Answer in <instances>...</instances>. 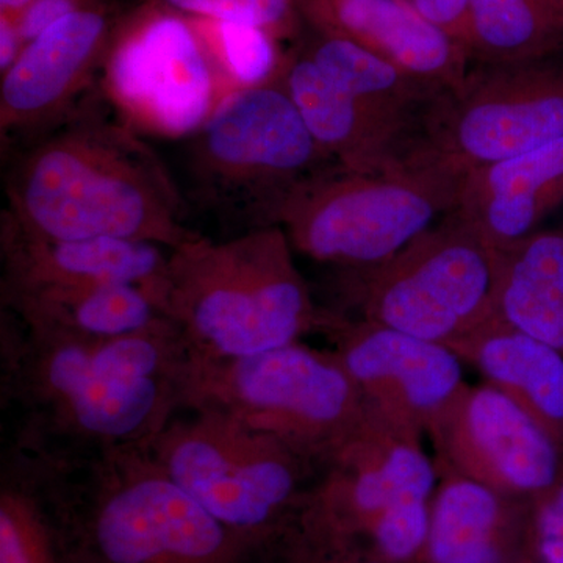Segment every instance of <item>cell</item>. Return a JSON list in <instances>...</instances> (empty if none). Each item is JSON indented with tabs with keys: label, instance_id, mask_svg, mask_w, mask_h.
Listing matches in <instances>:
<instances>
[{
	"label": "cell",
	"instance_id": "6da1fadb",
	"mask_svg": "<svg viewBox=\"0 0 563 563\" xmlns=\"http://www.w3.org/2000/svg\"><path fill=\"white\" fill-rule=\"evenodd\" d=\"M195 354L166 318L146 331L85 340L0 320V399L18 413L11 446L84 457L146 446L187 409Z\"/></svg>",
	"mask_w": 563,
	"mask_h": 563
},
{
	"label": "cell",
	"instance_id": "7a4b0ae2",
	"mask_svg": "<svg viewBox=\"0 0 563 563\" xmlns=\"http://www.w3.org/2000/svg\"><path fill=\"white\" fill-rule=\"evenodd\" d=\"M2 217L52 240L121 239L176 250L199 235L161 155L95 88L13 152Z\"/></svg>",
	"mask_w": 563,
	"mask_h": 563
},
{
	"label": "cell",
	"instance_id": "3957f363",
	"mask_svg": "<svg viewBox=\"0 0 563 563\" xmlns=\"http://www.w3.org/2000/svg\"><path fill=\"white\" fill-rule=\"evenodd\" d=\"M20 451L49 506L65 563H263L268 551L207 512L146 446L84 457Z\"/></svg>",
	"mask_w": 563,
	"mask_h": 563
},
{
	"label": "cell",
	"instance_id": "277c9868",
	"mask_svg": "<svg viewBox=\"0 0 563 563\" xmlns=\"http://www.w3.org/2000/svg\"><path fill=\"white\" fill-rule=\"evenodd\" d=\"M279 225L252 229L222 242L201 233L176 250L155 299L195 358L250 357L322 331L309 284Z\"/></svg>",
	"mask_w": 563,
	"mask_h": 563
},
{
	"label": "cell",
	"instance_id": "5b68a950",
	"mask_svg": "<svg viewBox=\"0 0 563 563\" xmlns=\"http://www.w3.org/2000/svg\"><path fill=\"white\" fill-rule=\"evenodd\" d=\"M462 177L439 163L380 172L339 163L292 188L276 214L292 250L340 272L390 261L454 209Z\"/></svg>",
	"mask_w": 563,
	"mask_h": 563
},
{
	"label": "cell",
	"instance_id": "8992f818",
	"mask_svg": "<svg viewBox=\"0 0 563 563\" xmlns=\"http://www.w3.org/2000/svg\"><path fill=\"white\" fill-rule=\"evenodd\" d=\"M146 450L207 512L265 548L295 523L320 473L276 437L206 407L181 410Z\"/></svg>",
	"mask_w": 563,
	"mask_h": 563
},
{
	"label": "cell",
	"instance_id": "52a82bcc",
	"mask_svg": "<svg viewBox=\"0 0 563 563\" xmlns=\"http://www.w3.org/2000/svg\"><path fill=\"white\" fill-rule=\"evenodd\" d=\"M187 141L192 199L243 232L276 225L292 188L336 163L280 79L231 92Z\"/></svg>",
	"mask_w": 563,
	"mask_h": 563
},
{
	"label": "cell",
	"instance_id": "ba28073f",
	"mask_svg": "<svg viewBox=\"0 0 563 563\" xmlns=\"http://www.w3.org/2000/svg\"><path fill=\"white\" fill-rule=\"evenodd\" d=\"M188 407L218 410L276 437L318 468L372 413L339 355L302 342L250 357L195 358Z\"/></svg>",
	"mask_w": 563,
	"mask_h": 563
},
{
	"label": "cell",
	"instance_id": "9c48e42d",
	"mask_svg": "<svg viewBox=\"0 0 563 563\" xmlns=\"http://www.w3.org/2000/svg\"><path fill=\"white\" fill-rule=\"evenodd\" d=\"M421 433L368 420L325 461L301 517L387 563H415L428 536L439 468Z\"/></svg>",
	"mask_w": 563,
	"mask_h": 563
},
{
	"label": "cell",
	"instance_id": "30bf717a",
	"mask_svg": "<svg viewBox=\"0 0 563 563\" xmlns=\"http://www.w3.org/2000/svg\"><path fill=\"white\" fill-rule=\"evenodd\" d=\"M499 269L501 254L450 211L383 265L342 272L344 299L358 320L451 347L495 317Z\"/></svg>",
	"mask_w": 563,
	"mask_h": 563
},
{
	"label": "cell",
	"instance_id": "8fae6325",
	"mask_svg": "<svg viewBox=\"0 0 563 563\" xmlns=\"http://www.w3.org/2000/svg\"><path fill=\"white\" fill-rule=\"evenodd\" d=\"M98 90L133 131L163 140L190 139L231 95L190 18L162 0L124 10Z\"/></svg>",
	"mask_w": 563,
	"mask_h": 563
},
{
	"label": "cell",
	"instance_id": "7c38bea8",
	"mask_svg": "<svg viewBox=\"0 0 563 563\" xmlns=\"http://www.w3.org/2000/svg\"><path fill=\"white\" fill-rule=\"evenodd\" d=\"M563 139V62L484 65L435 102L415 158L459 177Z\"/></svg>",
	"mask_w": 563,
	"mask_h": 563
},
{
	"label": "cell",
	"instance_id": "4fadbf2b",
	"mask_svg": "<svg viewBox=\"0 0 563 563\" xmlns=\"http://www.w3.org/2000/svg\"><path fill=\"white\" fill-rule=\"evenodd\" d=\"M426 439L439 472L521 501L532 503L563 479V444L487 383L466 384Z\"/></svg>",
	"mask_w": 563,
	"mask_h": 563
},
{
	"label": "cell",
	"instance_id": "5bb4252c",
	"mask_svg": "<svg viewBox=\"0 0 563 563\" xmlns=\"http://www.w3.org/2000/svg\"><path fill=\"white\" fill-rule=\"evenodd\" d=\"M322 332L366 402L422 437L466 385L462 358L446 344L332 310Z\"/></svg>",
	"mask_w": 563,
	"mask_h": 563
},
{
	"label": "cell",
	"instance_id": "9a60e30c",
	"mask_svg": "<svg viewBox=\"0 0 563 563\" xmlns=\"http://www.w3.org/2000/svg\"><path fill=\"white\" fill-rule=\"evenodd\" d=\"M124 9L114 2L55 22L2 76V150L54 128L96 87Z\"/></svg>",
	"mask_w": 563,
	"mask_h": 563
},
{
	"label": "cell",
	"instance_id": "2e32d148",
	"mask_svg": "<svg viewBox=\"0 0 563 563\" xmlns=\"http://www.w3.org/2000/svg\"><path fill=\"white\" fill-rule=\"evenodd\" d=\"M306 27L357 44L439 95L468 79L465 47L421 16L407 0H299Z\"/></svg>",
	"mask_w": 563,
	"mask_h": 563
},
{
	"label": "cell",
	"instance_id": "e0dca14e",
	"mask_svg": "<svg viewBox=\"0 0 563 563\" xmlns=\"http://www.w3.org/2000/svg\"><path fill=\"white\" fill-rule=\"evenodd\" d=\"M0 255V290L136 285L155 298L169 250L135 240L41 239L2 217Z\"/></svg>",
	"mask_w": 563,
	"mask_h": 563
},
{
	"label": "cell",
	"instance_id": "ac0fdd59",
	"mask_svg": "<svg viewBox=\"0 0 563 563\" xmlns=\"http://www.w3.org/2000/svg\"><path fill=\"white\" fill-rule=\"evenodd\" d=\"M563 203V139L462 177L455 217L506 254Z\"/></svg>",
	"mask_w": 563,
	"mask_h": 563
},
{
	"label": "cell",
	"instance_id": "d6986e66",
	"mask_svg": "<svg viewBox=\"0 0 563 563\" xmlns=\"http://www.w3.org/2000/svg\"><path fill=\"white\" fill-rule=\"evenodd\" d=\"M431 521L415 563H529L531 503L439 472Z\"/></svg>",
	"mask_w": 563,
	"mask_h": 563
},
{
	"label": "cell",
	"instance_id": "ffe728a7",
	"mask_svg": "<svg viewBox=\"0 0 563 563\" xmlns=\"http://www.w3.org/2000/svg\"><path fill=\"white\" fill-rule=\"evenodd\" d=\"M280 81L314 141L344 168L380 172L412 157L406 141L377 121L296 43L288 51Z\"/></svg>",
	"mask_w": 563,
	"mask_h": 563
},
{
	"label": "cell",
	"instance_id": "44dd1931",
	"mask_svg": "<svg viewBox=\"0 0 563 563\" xmlns=\"http://www.w3.org/2000/svg\"><path fill=\"white\" fill-rule=\"evenodd\" d=\"M2 310L29 331L111 340L166 320L154 295L136 285L0 290Z\"/></svg>",
	"mask_w": 563,
	"mask_h": 563
},
{
	"label": "cell",
	"instance_id": "7402d4cb",
	"mask_svg": "<svg viewBox=\"0 0 563 563\" xmlns=\"http://www.w3.org/2000/svg\"><path fill=\"white\" fill-rule=\"evenodd\" d=\"M451 350L563 444V355L493 317Z\"/></svg>",
	"mask_w": 563,
	"mask_h": 563
},
{
	"label": "cell",
	"instance_id": "603a6c76",
	"mask_svg": "<svg viewBox=\"0 0 563 563\" xmlns=\"http://www.w3.org/2000/svg\"><path fill=\"white\" fill-rule=\"evenodd\" d=\"M296 44L417 154L426 121L442 95L340 36L306 27Z\"/></svg>",
	"mask_w": 563,
	"mask_h": 563
},
{
	"label": "cell",
	"instance_id": "cb8c5ba5",
	"mask_svg": "<svg viewBox=\"0 0 563 563\" xmlns=\"http://www.w3.org/2000/svg\"><path fill=\"white\" fill-rule=\"evenodd\" d=\"M495 317L563 355V229H540L501 255Z\"/></svg>",
	"mask_w": 563,
	"mask_h": 563
},
{
	"label": "cell",
	"instance_id": "d4e9b609",
	"mask_svg": "<svg viewBox=\"0 0 563 563\" xmlns=\"http://www.w3.org/2000/svg\"><path fill=\"white\" fill-rule=\"evenodd\" d=\"M563 49L554 0H470V55L483 65L553 57Z\"/></svg>",
	"mask_w": 563,
	"mask_h": 563
},
{
	"label": "cell",
	"instance_id": "484cf974",
	"mask_svg": "<svg viewBox=\"0 0 563 563\" xmlns=\"http://www.w3.org/2000/svg\"><path fill=\"white\" fill-rule=\"evenodd\" d=\"M0 563H65L38 479L11 446L0 474Z\"/></svg>",
	"mask_w": 563,
	"mask_h": 563
},
{
	"label": "cell",
	"instance_id": "4316f807",
	"mask_svg": "<svg viewBox=\"0 0 563 563\" xmlns=\"http://www.w3.org/2000/svg\"><path fill=\"white\" fill-rule=\"evenodd\" d=\"M188 18L229 91L262 87L280 79L288 51H284V44L272 33L246 22Z\"/></svg>",
	"mask_w": 563,
	"mask_h": 563
},
{
	"label": "cell",
	"instance_id": "83f0119b",
	"mask_svg": "<svg viewBox=\"0 0 563 563\" xmlns=\"http://www.w3.org/2000/svg\"><path fill=\"white\" fill-rule=\"evenodd\" d=\"M188 16L246 22L272 33L282 44L298 43L306 32L299 0H162Z\"/></svg>",
	"mask_w": 563,
	"mask_h": 563
},
{
	"label": "cell",
	"instance_id": "f1b7e54d",
	"mask_svg": "<svg viewBox=\"0 0 563 563\" xmlns=\"http://www.w3.org/2000/svg\"><path fill=\"white\" fill-rule=\"evenodd\" d=\"M263 563H387L339 533L296 518L268 548Z\"/></svg>",
	"mask_w": 563,
	"mask_h": 563
},
{
	"label": "cell",
	"instance_id": "f546056e",
	"mask_svg": "<svg viewBox=\"0 0 563 563\" xmlns=\"http://www.w3.org/2000/svg\"><path fill=\"white\" fill-rule=\"evenodd\" d=\"M529 554L533 563H563V479L531 503Z\"/></svg>",
	"mask_w": 563,
	"mask_h": 563
},
{
	"label": "cell",
	"instance_id": "4dcf8cb0",
	"mask_svg": "<svg viewBox=\"0 0 563 563\" xmlns=\"http://www.w3.org/2000/svg\"><path fill=\"white\" fill-rule=\"evenodd\" d=\"M407 2L424 20L457 41L470 54V0H407Z\"/></svg>",
	"mask_w": 563,
	"mask_h": 563
},
{
	"label": "cell",
	"instance_id": "1f68e13d",
	"mask_svg": "<svg viewBox=\"0 0 563 563\" xmlns=\"http://www.w3.org/2000/svg\"><path fill=\"white\" fill-rule=\"evenodd\" d=\"M114 0H36L24 13L18 18L22 38L31 43L33 38L51 27L55 22L77 13V11L96 9Z\"/></svg>",
	"mask_w": 563,
	"mask_h": 563
},
{
	"label": "cell",
	"instance_id": "d6a6232c",
	"mask_svg": "<svg viewBox=\"0 0 563 563\" xmlns=\"http://www.w3.org/2000/svg\"><path fill=\"white\" fill-rule=\"evenodd\" d=\"M27 43L22 38L16 20L0 16V74H5L21 57Z\"/></svg>",
	"mask_w": 563,
	"mask_h": 563
},
{
	"label": "cell",
	"instance_id": "836d02e7",
	"mask_svg": "<svg viewBox=\"0 0 563 563\" xmlns=\"http://www.w3.org/2000/svg\"><path fill=\"white\" fill-rule=\"evenodd\" d=\"M36 0H0V16L18 20Z\"/></svg>",
	"mask_w": 563,
	"mask_h": 563
},
{
	"label": "cell",
	"instance_id": "e575fe53",
	"mask_svg": "<svg viewBox=\"0 0 563 563\" xmlns=\"http://www.w3.org/2000/svg\"><path fill=\"white\" fill-rule=\"evenodd\" d=\"M554 2L563 10V0H554Z\"/></svg>",
	"mask_w": 563,
	"mask_h": 563
},
{
	"label": "cell",
	"instance_id": "d590c367",
	"mask_svg": "<svg viewBox=\"0 0 563 563\" xmlns=\"http://www.w3.org/2000/svg\"><path fill=\"white\" fill-rule=\"evenodd\" d=\"M529 563H533V562H529Z\"/></svg>",
	"mask_w": 563,
	"mask_h": 563
}]
</instances>
